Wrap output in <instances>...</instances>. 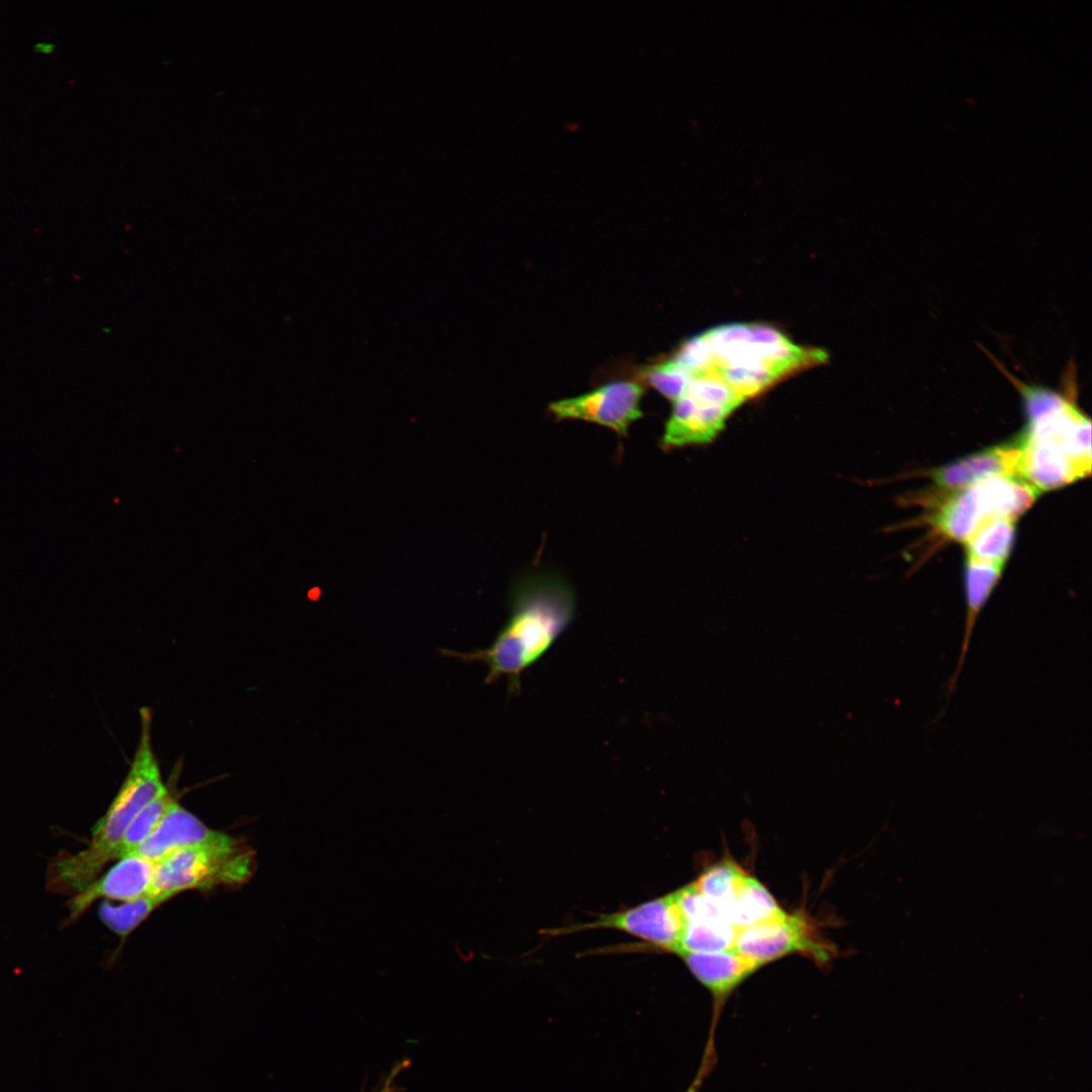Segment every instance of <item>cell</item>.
I'll return each mask as SVG.
<instances>
[{
  "instance_id": "15",
  "label": "cell",
  "mask_w": 1092,
  "mask_h": 1092,
  "mask_svg": "<svg viewBox=\"0 0 1092 1092\" xmlns=\"http://www.w3.org/2000/svg\"><path fill=\"white\" fill-rule=\"evenodd\" d=\"M1014 537L1013 520H988L965 542L967 555L981 561L1004 565L1011 552Z\"/></svg>"
},
{
  "instance_id": "1",
  "label": "cell",
  "mask_w": 1092,
  "mask_h": 1092,
  "mask_svg": "<svg viewBox=\"0 0 1092 1092\" xmlns=\"http://www.w3.org/2000/svg\"><path fill=\"white\" fill-rule=\"evenodd\" d=\"M825 358L824 351L800 347L771 327L729 324L689 339L670 360L685 380L708 378L744 401Z\"/></svg>"
},
{
  "instance_id": "12",
  "label": "cell",
  "mask_w": 1092,
  "mask_h": 1092,
  "mask_svg": "<svg viewBox=\"0 0 1092 1092\" xmlns=\"http://www.w3.org/2000/svg\"><path fill=\"white\" fill-rule=\"evenodd\" d=\"M978 483L957 490L945 499L932 519L936 531L946 539L966 542L985 522L991 520Z\"/></svg>"
},
{
  "instance_id": "4",
  "label": "cell",
  "mask_w": 1092,
  "mask_h": 1092,
  "mask_svg": "<svg viewBox=\"0 0 1092 1092\" xmlns=\"http://www.w3.org/2000/svg\"><path fill=\"white\" fill-rule=\"evenodd\" d=\"M254 851L229 835L217 842L179 849L156 863L149 894L167 900L188 890L240 887L253 876Z\"/></svg>"
},
{
  "instance_id": "14",
  "label": "cell",
  "mask_w": 1092,
  "mask_h": 1092,
  "mask_svg": "<svg viewBox=\"0 0 1092 1092\" xmlns=\"http://www.w3.org/2000/svg\"><path fill=\"white\" fill-rule=\"evenodd\" d=\"M738 929L724 917L686 920L679 951L711 952L734 948Z\"/></svg>"
},
{
  "instance_id": "3",
  "label": "cell",
  "mask_w": 1092,
  "mask_h": 1092,
  "mask_svg": "<svg viewBox=\"0 0 1092 1092\" xmlns=\"http://www.w3.org/2000/svg\"><path fill=\"white\" fill-rule=\"evenodd\" d=\"M141 733L130 767L105 815L93 828L84 858L96 868L118 858L124 833L139 812L163 794L164 786L151 740L152 714L149 708L140 710Z\"/></svg>"
},
{
  "instance_id": "8",
  "label": "cell",
  "mask_w": 1092,
  "mask_h": 1092,
  "mask_svg": "<svg viewBox=\"0 0 1092 1092\" xmlns=\"http://www.w3.org/2000/svg\"><path fill=\"white\" fill-rule=\"evenodd\" d=\"M156 863L135 854L118 859L104 875L96 879L69 902L71 923L79 918L97 899L125 902L148 894L153 883Z\"/></svg>"
},
{
  "instance_id": "6",
  "label": "cell",
  "mask_w": 1092,
  "mask_h": 1092,
  "mask_svg": "<svg viewBox=\"0 0 1092 1092\" xmlns=\"http://www.w3.org/2000/svg\"><path fill=\"white\" fill-rule=\"evenodd\" d=\"M686 920L675 893H669L636 907L600 914L590 922L552 928L549 935H564L589 929H615L644 940L648 946L677 953Z\"/></svg>"
},
{
  "instance_id": "2",
  "label": "cell",
  "mask_w": 1092,
  "mask_h": 1092,
  "mask_svg": "<svg viewBox=\"0 0 1092 1092\" xmlns=\"http://www.w3.org/2000/svg\"><path fill=\"white\" fill-rule=\"evenodd\" d=\"M574 612V595L566 582L552 575H534L513 590L510 617L487 648L440 652L464 662H483L485 684L506 677L509 694L517 695L523 673L550 650L571 624Z\"/></svg>"
},
{
  "instance_id": "7",
  "label": "cell",
  "mask_w": 1092,
  "mask_h": 1092,
  "mask_svg": "<svg viewBox=\"0 0 1092 1092\" xmlns=\"http://www.w3.org/2000/svg\"><path fill=\"white\" fill-rule=\"evenodd\" d=\"M644 387L634 381H613L581 395L550 403L558 420H582L607 427L620 435L642 417Z\"/></svg>"
},
{
  "instance_id": "16",
  "label": "cell",
  "mask_w": 1092,
  "mask_h": 1092,
  "mask_svg": "<svg viewBox=\"0 0 1092 1092\" xmlns=\"http://www.w3.org/2000/svg\"><path fill=\"white\" fill-rule=\"evenodd\" d=\"M747 875L734 861L723 860L705 871L694 885L727 919V913Z\"/></svg>"
},
{
  "instance_id": "18",
  "label": "cell",
  "mask_w": 1092,
  "mask_h": 1092,
  "mask_svg": "<svg viewBox=\"0 0 1092 1092\" xmlns=\"http://www.w3.org/2000/svg\"><path fill=\"white\" fill-rule=\"evenodd\" d=\"M174 801V797L167 789L139 812L120 842L118 859L130 854L153 833Z\"/></svg>"
},
{
  "instance_id": "9",
  "label": "cell",
  "mask_w": 1092,
  "mask_h": 1092,
  "mask_svg": "<svg viewBox=\"0 0 1092 1092\" xmlns=\"http://www.w3.org/2000/svg\"><path fill=\"white\" fill-rule=\"evenodd\" d=\"M228 836L209 828L175 800L153 833L130 854L157 863L179 849L221 841Z\"/></svg>"
},
{
  "instance_id": "13",
  "label": "cell",
  "mask_w": 1092,
  "mask_h": 1092,
  "mask_svg": "<svg viewBox=\"0 0 1092 1092\" xmlns=\"http://www.w3.org/2000/svg\"><path fill=\"white\" fill-rule=\"evenodd\" d=\"M769 892L747 875L727 913V920L737 929L765 922L783 915Z\"/></svg>"
},
{
  "instance_id": "17",
  "label": "cell",
  "mask_w": 1092,
  "mask_h": 1092,
  "mask_svg": "<svg viewBox=\"0 0 1092 1092\" xmlns=\"http://www.w3.org/2000/svg\"><path fill=\"white\" fill-rule=\"evenodd\" d=\"M166 901L167 899L163 896L148 893L120 904L103 901L100 904L98 913L101 921L111 931L125 937Z\"/></svg>"
},
{
  "instance_id": "11",
  "label": "cell",
  "mask_w": 1092,
  "mask_h": 1092,
  "mask_svg": "<svg viewBox=\"0 0 1092 1092\" xmlns=\"http://www.w3.org/2000/svg\"><path fill=\"white\" fill-rule=\"evenodd\" d=\"M1003 565L981 561L967 555L965 569L966 620L961 652L952 675L946 684V698L956 690L965 664L977 619L995 588Z\"/></svg>"
},
{
  "instance_id": "10",
  "label": "cell",
  "mask_w": 1092,
  "mask_h": 1092,
  "mask_svg": "<svg viewBox=\"0 0 1092 1092\" xmlns=\"http://www.w3.org/2000/svg\"><path fill=\"white\" fill-rule=\"evenodd\" d=\"M1019 457L1020 448L1015 440L945 464L930 475L937 485L957 491L993 476L1018 477Z\"/></svg>"
},
{
  "instance_id": "5",
  "label": "cell",
  "mask_w": 1092,
  "mask_h": 1092,
  "mask_svg": "<svg viewBox=\"0 0 1092 1092\" xmlns=\"http://www.w3.org/2000/svg\"><path fill=\"white\" fill-rule=\"evenodd\" d=\"M734 949L760 967L791 953L806 954L818 963L828 962L833 954V946L801 910L738 929Z\"/></svg>"
}]
</instances>
